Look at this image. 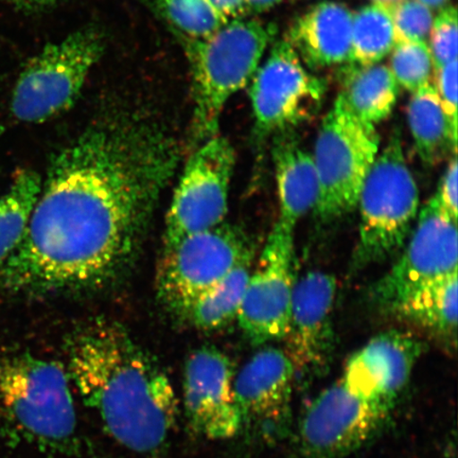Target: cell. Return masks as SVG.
<instances>
[{"label": "cell", "mask_w": 458, "mask_h": 458, "mask_svg": "<svg viewBox=\"0 0 458 458\" xmlns=\"http://www.w3.org/2000/svg\"><path fill=\"white\" fill-rule=\"evenodd\" d=\"M396 46L391 11L376 4L352 16V62L354 67L379 64Z\"/></svg>", "instance_id": "25"}, {"label": "cell", "mask_w": 458, "mask_h": 458, "mask_svg": "<svg viewBox=\"0 0 458 458\" xmlns=\"http://www.w3.org/2000/svg\"><path fill=\"white\" fill-rule=\"evenodd\" d=\"M17 7L28 10H38L50 7L55 3V0H10Z\"/></svg>", "instance_id": "34"}, {"label": "cell", "mask_w": 458, "mask_h": 458, "mask_svg": "<svg viewBox=\"0 0 458 458\" xmlns=\"http://www.w3.org/2000/svg\"><path fill=\"white\" fill-rule=\"evenodd\" d=\"M420 189L406 160L403 134L394 130L360 191L359 238L351 262L359 272L396 255L420 213Z\"/></svg>", "instance_id": "5"}, {"label": "cell", "mask_w": 458, "mask_h": 458, "mask_svg": "<svg viewBox=\"0 0 458 458\" xmlns=\"http://www.w3.org/2000/svg\"><path fill=\"white\" fill-rule=\"evenodd\" d=\"M105 43L100 32L84 28L49 44L28 62L11 100L16 119L42 123L77 102L86 79L100 60Z\"/></svg>", "instance_id": "7"}, {"label": "cell", "mask_w": 458, "mask_h": 458, "mask_svg": "<svg viewBox=\"0 0 458 458\" xmlns=\"http://www.w3.org/2000/svg\"><path fill=\"white\" fill-rule=\"evenodd\" d=\"M437 89L440 105H442L446 122L452 135L457 140V60L449 63L435 72Z\"/></svg>", "instance_id": "30"}, {"label": "cell", "mask_w": 458, "mask_h": 458, "mask_svg": "<svg viewBox=\"0 0 458 458\" xmlns=\"http://www.w3.org/2000/svg\"><path fill=\"white\" fill-rule=\"evenodd\" d=\"M389 70L398 85L411 93L431 83L435 71L428 44L420 41L396 44L392 51Z\"/></svg>", "instance_id": "27"}, {"label": "cell", "mask_w": 458, "mask_h": 458, "mask_svg": "<svg viewBox=\"0 0 458 458\" xmlns=\"http://www.w3.org/2000/svg\"><path fill=\"white\" fill-rule=\"evenodd\" d=\"M3 131H4L3 125H2V123H0V136H2Z\"/></svg>", "instance_id": "37"}, {"label": "cell", "mask_w": 458, "mask_h": 458, "mask_svg": "<svg viewBox=\"0 0 458 458\" xmlns=\"http://www.w3.org/2000/svg\"><path fill=\"white\" fill-rule=\"evenodd\" d=\"M334 275L312 271L297 279L286 341V353L302 371H318L327 364L334 348Z\"/></svg>", "instance_id": "17"}, {"label": "cell", "mask_w": 458, "mask_h": 458, "mask_svg": "<svg viewBox=\"0 0 458 458\" xmlns=\"http://www.w3.org/2000/svg\"><path fill=\"white\" fill-rule=\"evenodd\" d=\"M457 222L437 198L428 199L399 259L369 289L372 305L386 313L421 285L457 271Z\"/></svg>", "instance_id": "12"}, {"label": "cell", "mask_w": 458, "mask_h": 458, "mask_svg": "<svg viewBox=\"0 0 458 458\" xmlns=\"http://www.w3.org/2000/svg\"><path fill=\"white\" fill-rule=\"evenodd\" d=\"M457 10L454 5H446L433 21L428 49L435 72L457 60Z\"/></svg>", "instance_id": "29"}, {"label": "cell", "mask_w": 458, "mask_h": 458, "mask_svg": "<svg viewBox=\"0 0 458 458\" xmlns=\"http://www.w3.org/2000/svg\"><path fill=\"white\" fill-rule=\"evenodd\" d=\"M380 152L377 129L360 122L342 95L326 114L312 154L318 179V198L313 209L328 223L357 208L366 177Z\"/></svg>", "instance_id": "6"}, {"label": "cell", "mask_w": 458, "mask_h": 458, "mask_svg": "<svg viewBox=\"0 0 458 458\" xmlns=\"http://www.w3.org/2000/svg\"><path fill=\"white\" fill-rule=\"evenodd\" d=\"M67 369L30 353L0 359V427L15 443L71 455L80 448Z\"/></svg>", "instance_id": "3"}, {"label": "cell", "mask_w": 458, "mask_h": 458, "mask_svg": "<svg viewBox=\"0 0 458 458\" xmlns=\"http://www.w3.org/2000/svg\"><path fill=\"white\" fill-rule=\"evenodd\" d=\"M457 282V271L434 279L411 292L389 313L455 348Z\"/></svg>", "instance_id": "20"}, {"label": "cell", "mask_w": 458, "mask_h": 458, "mask_svg": "<svg viewBox=\"0 0 458 458\" xmlns=\"http://www.w3.org/2000/svg\"><path fill=\"white\" fill-rule=\"evenodd\" d=\"M233 380L231 360L219 349L202 346L189 354L182 376V409L193 432L217 440L240 431Z\"/></svg>", "instance_id": "14"}, {"label": "cell", "mask_w": 458, "mask_h": 458, "mask_svg": "<svg viewBox=\"0 0 458 458\" xmlns=\"http://www.w3.org/2000/svg\"><path fill=\"white\" fill-rule=\"evenodd\" d=\"M295 370L288 353L273 347L261 349L244 365L233 380L242 428L272 438L285 431Z\"/></svg>", "instance_id": "16"}, {"label": "cell", "mask_w": 458, "mask_h": 458, "mask_svg": "<svg viewBox=\"0 0 458 458\" xmlns=\"http://www.w3.org/2000/svg\"><path fill=\"white\" fill-rule=\"evenodd\" d=\"M158 8L184 41L208 38L229 21L208 0H156Z\"/></svg>", "instance_id": "26"}, {"label": "cell", "mask_w": 458, "mask_h": 458, "mask_svg": "<svg viewBox=\"0 0 458 458\" xmlns=\"http://www.w3.org/2000/svg\"><path fill=\"white\" fill-rule=\"evenodd\" d=\"M387 414L337 382L313 401L302 418L301 454L305 458L345 456L369 442Z\"/></svg>", "instance_id": "13"}, {"label": "cell", "mask_w": 458, "mask_h": 458, "mask_svg": "<svg viewBox=\"0 0 458 458\" xmlns=\"http://www.w3.org/2000/svg\"><path fill=\"white\" fill-rule=\"evenodd\" d=\"M254 244L243 229L222 223L163 250L159 299L176 317L234 268L251 263Z\"/></svg>", "instance_id": "8"}, {"label": "cell", "mask_w": 458, "mask_h": 458, "mask_svg": "<svg viewBox=\"0 0 458 458\" xmlns=\"http://www.w3.org/2000/svg\"><path fill=\"white\" fill-rule=\"evenodd\" d=\"M325 95L326 82L307 70L288 39L275 43L250 81L256 140L291 131L307 122L319 111Z\"/></svg>", "instance_id": "10"}, {"label": "cell", "mask_w": 458, "mask_h": 458, "mask_svg": "<svg viewBox=\"0 0 458 458\" xmlns=\"http://www.w3.org/2000/svg\"><path fill=\"white\" fill-rule=\"evenodd\" d=\"M352 16L343 4L320 3L294 21L286 39L311 70L348 64L352 62Z\"/></svg>", "instance_id": "18"}, {"label": "cell", "mask_w": 458, "mask_h": 458, "mask_svg": "<svg viewBox=\"0 0 458 458\" xmlns=\"http://www.w3.org/2000/svg\"><path fill=\"white\" fill-rule=\"evenodd\" d=\"M277 27L259 20H232L213 36L184 41L193 88V148L219 134V120L229 99L253 79Z\"/></svg>", "instance_id": "4"}, {"label": "cell", "mask_w": 458, "mask_h": 458, "mask_svg": "<svg viewBox=\"0 0 458 458\" xmlns=\"http://www.w3.org/2000/svg\"><path fill=\"white\" fill-rule=\"evenodd\" d=\"M399 85L386 65L354 67L340 93L360 122L376 128L396 106Z\"/></svg>", "instance_id": "22"}, {"label": "cell", "mask_w": 458, "mask_h": 458, "mask_svg": "<svg viewBox=\"0 0 458 458\" xmlns=\"http://www.w3.org/2000/svg\"><path fill=\"white\" fill-rule=\"evenodd\" d=\"M236 153L216 134L192 148L165 217L164 249L225 223Z\"/></svg>", "instance_id": "9"}, {"label": "cell", "mask_w": 458, "mask_h": 458, "mask_svg": "<svg viewBox=\"0 0 458 458\" xmlns=\"http://www.w3.org/2000/svg\"><path fill=\"white\" fill-rule=\"evenodd\" d=\"M422 349V342L410 332H382L348 360L342 382L358 397L388 413L408 386Z\"/></svg>", "instance_id": "15"}, {"label": "cell", "mask_w": 458, "mask_h": 458, "mask_svg": "<svg viewBox=\"0 0 458 458\" xmlns=\"http://www.w3.org/2000/svg\"><path fill=\"white\" fill-rule=\"evenodd\" d=\"M396 44L427 42L433 25L432 11L417 0H403L392 11Z\"/></svg>", "instance_id": "28"}, {"label": "cell", "mask_w": 458, "mask_h": 458, "mask_svg": "<svg viewBox=\"0 0 458 458\" xmlns=\"http://www.w3.org/2000/svg\"><path fill=\"white\" fill-rule=\"evenodd\" d=\"M403 0H374V4L381 5V7L392 11L397 4L403 3Z\"/></svg>", "instance_id": "36"}, {"label": "cell", "mask_w": 458, "mask_h": 458, "mask_svg": "<svg viewBox=\"0 0 458 458\" xmlns=\"http://www.w3.org/2000/svg\"><path fill=\"white\" fill-rule=\"evenodd\" d=\"M182 157L171 131L145 114H103L55 154L24 239L0 267L15 294L105 288L139 255Z\"/></svg>", "instance_id": "1"}, {"label": "cell", "mask_w": 458, "mask_h": 458, "mask_svg": "<svg viewBox=\"0 0 458 458\" xmlns=\"http://www.w3.org/2000/svg\"><path fill=\"white\" fill-rule=\"evenodd\" d=\"M250 265L240 266L199 296L177 318L202 331H216L237 320L250 276Z\"/></svg>", "instance_id": "23"}, {"label": "cell", "mask_w": 458, "mask_h": 458, "mask_svg": "<svg viewBox=\"0 0 458 458\" xmlns=\"http://www.w3.org/2000/svg\"><path fill=\"white\" fill-rule=\"evenodd\" d=\"M294 229L276 222L250 273L238 323L256 346L284 340L297 282Z\"/></svg>", "instance_id": "11"}, {"label": "cell", "mask_w": 458, "mask_h": 458, "mask_svg": "<svg viewBox=\"0 0 458 458\" xmlns=\"http://www.w3.org/2000/svg\"><path fill=\"white\" fill-rule=\"evenodd\" d=\"M283 3V0H245L249 13H265Z\"/></svg>", "instance_id": "33"}, {"label": "cell", "mask_w": 458, "mask_h": 458, "mask_svg": "<svg viewBox=\"0 0 458 458\" xmlns=\"http://www.w3.org/2000/svg\"><path fill=\"white\" fill-rule=\"evenodd\" d=\"M408 123L417 156L423 164L433 165L446 153L456 154L457 140L451 133L434 84L422 86L411 95Z\"/></svg>", "instance_id": "21"}, {"label": "cell", "mask_w": 458, "mask_h": 458, "mask_svg": "<svg viewBox=\"0 0 458 458\" xmlns=\"http://www.w3.org/2000/svg\"><path fill=\"white\" fill-rule=\"evenodd\" d=\"M42 180L37 171L21 170L0 198V267L24 239L41 193Z\"/></svg>", "instance_id": "24"}, {"label": "cell", "mask_w": 458, "mask_h": 458, "mask_svg": "<svg viewBox=\"0 0 458 458\" xmlns=\"http://www.w3.org/2000/svg\"><path fill=\"white\" fill-rule=\"evenodd\" d=\"M457 172V158L456 154H454V157L450 159V163L445 169L442 180H440L437 193L434 194L440 208H443L445 213L448 215L451 219L456 222L458 213Z\"/></svg>", "instance_id": "31"}, {"label": "cell", "mask_w": 458, "mask_h": 458, "mask_svg": "<svg viewBox=\"0 0 458 458\" xmlns=\"http://www.w3.org/2000/svg\"><path fill=\"white\" fill-rule=\"evenodd\" d=\"M417 2L432 11L444 9L448 4L449 0H417Z\"/></svg>", "instance_id": "35"}, {"label": "cell", "mask_w": 458, "mask_h": 458, "mask_svg": "<svg viewBox=\"0 0 458 458\" xmlns=\"http://www.w3.org/2000/svg\"><path fill=\"white\" fill-rule=\"evenodd\" d=\"M67 372L106 432L131 451H167L179 416L174 386L157 360L116 324L96 322L66 344Z\"/></svg>", "instance_id": "2"}, {"label": "cell", "mask_w": 458, "mask_h": 458, "mask_svg": "<svg viewBox=\"0 0 458 458\" xmlns=\"http://www.w3.org/2000/svg\"><path fill=\"white\" fill-rule=\"evenodd\" d=\"M211 5L227 21L243 19L249 13L245 0H208Z\"/></svg>", "instance_id": "32"}, {"label": "cell", "mask_w": 458, "mask_h": 458, "mask_svg": "<svg viewBox=\"0 0 458 458\" xmlns=\"http://www.w3.org/2000/svg\"><path fill=\"white\" fill-rule=\"evenodd\" d=\"M279 200L278 222L295 229L310 213L318 198V179L312 154L303 148L291 131L275 137L272 150Z\"/></svg>", "instance_id": "19"}]
</instances>
